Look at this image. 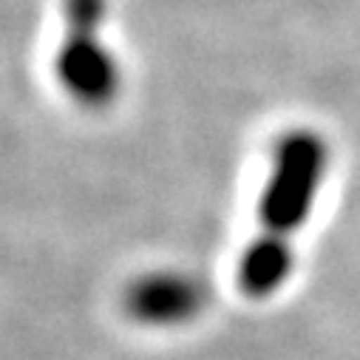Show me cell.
I'll use <instances>...</instances> for the list:
<instances>
[{"instance_id": "obj_1", "label": "cell", "mask_w": 360, "mask_h": 360, "mask_svg": "<svg viewBox=\"0 0 360 360\" xmlns=\"http://www.w3.org/2000/svg\"><path fill=\"white\" fill-rule=\"evenodd\" d=\"M329 167V139L315 128H290L273 145L258 199V233L238 258V287L247 298L266 301L292 278L295 236L318 207Z\"/></svg>"}, {"instance_id": "obj_2", "label": "cell", "mask_w": 360, "mask_h": 360, "mask_svg": "<svg viewBox=\"0 0 360 360\" xmlns=\"http://www.w3.org/2000/svg\"><path fill=\"white\" fill-rule=\"evenodd\" d=\"M105 0H65V34L57 77L65 94L85 108H105L120 94V65L103 43Z\"/></svg>"}, {"instance_id": "obj_3", "label": "cell", "mask_w": 360, "mask_h": 360, "mask_svg": "<svg viewBox=\"0 0 360 360\" xmlns=\"http://www.w3.org/2000/svg\"><path fill=\"white\" fill-rule=\"evenodd\" d=\"M128 312L153 326H173L193 321L207 307V287L191 273H150L131 284L125 295Z\"/></svg>"}]
</instances>
